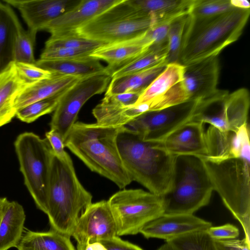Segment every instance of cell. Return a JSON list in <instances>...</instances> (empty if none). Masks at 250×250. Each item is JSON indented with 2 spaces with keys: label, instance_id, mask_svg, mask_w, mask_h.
<instances>
[{
  "label": "cell",
  "instance_id": "6da1fadb",
  "mask_svg": "<svg viewBox=\"0 0 250 250\" xmlns=\"http://www.w3.org/2000/svg\"><path fill=\"white\" fill-rule=\"evenodd\" d=\"M120 128L76 122L64 144L91 171L110 180L122 189L132 181L124 167L118 147Z\"/></svg>",
  "mask_w": 250,
  "mask_h": 250
},
{
  "label": "cell",
  "instance_id": "7a4b0ae2",
  "mask_svg": "<svg viewBox=\"0 0 250 250\" xmlns=\"http://www.w3.org/2000/svg\"><path fill=\"white\" fill-rule=\"evenodd\" d=\"M117 145L125 168L132 181L162 196L170 187L175 156L159 142L144 140L130 128H120Z\"/></svg>",
  "mask_w": 250,
  "mask_h": 250
},
{
  "label": "cell",
  "instance_id": "3957f363",
  "mask_svg": "<svg viewBox=\"0 0 250 250\" xmlns=\"http://www.w3.org/2000/svg\"><path fill=\"white\" fill-rule=\"evenodd\" d=\"M250 9L234 8L208 18L195 19L188 15L182 43L179 62L188 65L218 57L242 34Z\"/></svg>",
  "mask_w": 250,
  "mask_h": 250
},
{
  "label": "cell",
  "instance_id": "277c9868",
  "mask_svg": "<svg viewBox=\"0 0 250 250\" xmlns=\"http://www.w3.org/2000/svg\"><path fill=\"white\" fill-rule=\"evenodd\" d=\"M92 200L91 194L79 181L71 159L64 161L54 155L46 213L51 229L71 237L78 219Z\"/></svg>",
  "mask_w": 250,
  "mask_h": 250
},
{
  "label": "cell",
  "instance_id": "5b68a950",
  "mask_svg": "<svg viewBox=\"0 0 250 250\" xmlns=\"http://www.w3.org/2000/svg\"><path fill=\"white\" fill-rule=\"evenodd\" d=\"M213 188L201 158H175L171 186L162 195L167 214H193L210 202Z\"/></svg>",
  "mask_w": 250,
  "mask_h": 250
},
{
  "label": "cell",
  "instance_id": "8992f818",
  "mask_svg": "<svg viewBox=\"0 0 250 250\" xmlns=\"http://www.w3.org/2000/svg\"><path fill=\"white\" fill-rule=\"evenodd\" d=\"M213 190L241 225L250 239V166L240 158L211 161L202 158Z\"/></svg>",
  "mask_w": 250,
  "mask_h": 250
},
{
  "label": "cell",
  "instance_id": "52a82bcc",
  "mask_svg": "<svg viewBox=\"0 0 250 250\" xmlns=\"http://www.w3.org/2000/svg\"><path fill=\"white\" fill-rule=\"evenodd\" d=\"M155 25L154 20L139 11L130 0H121L75 32L105 44L140 37Z\"/></svg>",
  "mask_w": 250,
  "mask_h": 250
},
{
  "label": "cell",
  "instance_id": "ba28073f",
  "mask_svg": "<svg viewBox=\"0 0 250 250\" xmlns=\"http://www.w3.org/2000/svg\"><path fill=\"white\" fill-rule=\"evenodd\" d=\"M14 146L24 184L37 208L46 214L48 187L54 155L51 146L46 138L28 132L20 134Z\"/></svg>",
  "mask_w": 250,
  "mask_h": 250
},
{
  "label": "cell",
  "instance_id": "9c48e42d",
  "mask_svg": "<svg viewBox=\"0 0 250 250\" xmlns=\"http://www.w3.org/2000/svg\"><path fill=\"white\" fill-rule=\"evenodd\" d=\"M118 236L136 235L164 212L161 196L141 189L120 190L108 199Z\"/></svg>",
  "mask_w": 250,
  "mask_h": 250
},
{
  "label": "cell",
  "instance_id": "30bf717a",
  "mask_svg": "<svg viewBox=\"0 0 250 250\" xmlns=\"http://www.w3.org/2000/svg\"><path fill=\"white\" fill-rule=\"evenodd\" d=\"M111 80L106 68L104 72L80 79L62 94L54 111L50 129L57 132L63 142L84 104L93 96L106 91Z\"/></svg>",
  "mask_w": 250,
  "mask_h": 250
},
{
  "label": "cell",
  "instance_id": "8fae6325",
  "mask_svg": "<svg viewBox=\"0 0 250 250\" xmlns=\"http://www.w3.org/2000/svg\"><path fill=\"white\" fill-rule=\"evenodd\" d=\"M220 73L218 57L184 65L183 78L170 90L173 105L190 101H200L214 93Z\"/></svg>",
  "mask_w": 250,
  "mask_h": 250
},
{
  "label": "cell",
  "instance_id": "7c38bea8",
  "mask_svg": "<svg viewBox=\"0 0 250 250\" xmlns=\"http://www.w3.org/2000/svg\"><path fill=\"white\" fill-rule=\"evenodd\" d=\"M199 101H190L161 109L149 110L128 124L145 141H161L191 120Z\"/></svg>",
  "mask_w": 250,
  "mask_h": 250
},
{
  "label": "cell",
  "instance_id": "4fadbf2b",
  "mask_svg": "<svg viewBox=\"0 0 250 250\" xmlns=\"http://www.w3.org/2000/svg\"><path fill=\"white\" fill-rule=\"evenodd\" d=\"M117 235L116 228L108 201L91 203L81 214L71 237L77 242V250H84L90 241L109 239Z\"/></svg>",
  "mask_w": 250,
  "mask_h": 250
},
{
  "label": "cell",
  "instance_id": "5bb4252c",
  "mask_svg": "<svg viewBox=\"0 0 250 250\" xmlns=\"http://www.w3.org/2000/svg\"><path fill=\"white\" fill-rule=\"evenodd\" d=\"M81 0H3L16 8L28 26L37 34L51 21L75 7Z\"/></svg>",
  "mask_w": 250,
  "mask_h": 250
},
{
  "label": "cell",
  "instance_id": "9a60e30c",
  "mask_svg": "<svg viewBox=\"0 0 250 250\" xmlns=\"http://www.w3.org/2000/svg\"><path fill=\"white\" fill-rule=\"evenodd\" d=\"M212 223L193 214H163L147 223L140 231L145 238L166 241L199 231H206Z\"/></svg>",
  "mask_w": 250,
  "mask_h": 250
},
{
  "label": "cell",
  "instance_id": "2e32d148",
  "mask_svg": "<svg viewBox=\"0 0 250 250\" xmlns=\"http://www.w3.org/2000/svg\"><path fill=\"white\" fill-rule=\"evenodd\" d=\"M159 142L167 152L175 156L202 158L206 156L204 124L200 122L191 119Z\"/></svg>",
  "mask_w": 250,
  "mask_h": 250
},
{
  "label": "cell",
  "instance_id": "e0dca14e",
  "mask_svg": "<svg viewBox=\"0 0 250 250\" xmlns=\"http://www.w3.org/2000/svg\"><path fill=\"white\" fill-rule=\"evenodd\" d=\"M121 0H81L73 9L45 27L51 35L75 32L81 26L118 3Z\"/></svg>",
  "mask_w": 250,
  "mask_h": 250
},
{
  "label": "cell",
  "instance_id": "ac0fdd59",
  "mask_svg": "<svg viewBox=\"0 0 250 250\" xmlns=\"http://www.w3.org/2000/svg\"><path fill=\"white\" fill-rule=\"evenodd\" d=\"M149 110L148 103L124 105L115 94L105 95L92 110L98 125L108 127L125 126L133 119Z\"/></svg>",
  "mask_w": 250,
  "mask_h": 250
},
{
  "label": "cell",
  "instance_id": "d6986e66",
  "mask_svg": "<svg viewBox=\"0 0 250 250\" xmlns=\"http://www.w3.org/2000/svg\"><path fill=\"white\" fill-rule=\"evenodd\" d=\"M145 34L133 39L103 44L94 50L90 56L108 63L105 68L111 75L114 71L129 62L150 47Z\"/></svg>",
  "mask_w": 250,
  "mask_h": 250
},
{
  "label": "cell",
  "instance_id": "ffe728a7",
  "mask_svg": "<svg viewBox=\"0 0 250 250\" xmlns=\"http://www.w3.org/2000/svg\"><path fill=\"white\" fill-rule=\"evenodd\" d=\"M80 79L75 76L53 74L48 79L28 83L17 97L14 108L17 112L31 103L54 96L64 91Z\"/></svg>",
  "mask_w": 250,
  "mask_h": 250
},
{
  "label": "cell",
  "instance_id": "44dd1931",
  "mask_svg": "<svg viewBox=\"0 0 250 250\" xmlns=\"http://www.w3.org/2000/svg\"><path fill=\"white\" fill-rule=\"evenodd\" d=\"M28 84L19 75L14 62L0 71V127L16 116L15 101Z\"/></svg>",
  "mask_w": 250,
  "mask_h": 250
},
{
  "label": "cell",
  "instance_id": "7402d4cb",
  "mask_svg": "<svg viewBox=\"0 0 250 250\" xmlns=\"http://www.w3.org/2000/svg\"><path fill=\"white\" fill-rule=\"evenodd\" d=\"M130 0L142 13L151 17L155 25L169 23L178 18L189 15L195 1V0Z\"/></svg>",
  "mask_w": 250,
  "mask_h": 250
},
{
  "label": "cell",
  "instance_id": "603a6c76",
  "mask_svg": "<svg viewBox=\"0 0 250 250\" xmlns=\"http://www.w3.org/2000/svg\"><path fill=\"white\" fill-rule=\"evenodd\" d=\"M53 74L84 78L104 72L105 67L90 56L66 60L39 59L35 63Z\"/></svg>",
  "mask_w": 250,
  "mask_h": 250
},
{
  "label": "cell",
  "instance_id": "cb8c5ba5",
  "mask_svg": "<svg viewBox=\"0 0 250 250\" xmlns=\"http://www.w3.org/2000/svg\"><path fill=\"white\" fill-rule=\"evenodd\" d=\"M26 215L17 201L7 202L0 224V250L17 248L23 235Z\"/></svg>",
  "mask_w": 250,
  "mask_h": 250
},
{
  "label": "cell",
  "instance_id": "d4e9b609",
  "mask_svg": "<svg viewBox=\"0 0 250 250\" xmlns=\"http://www.w3.org/2000/svg\"><path fill=\"white\" fill-rule=\"evenodd\" d=\"M227 90H219L211 96L199 101L192 120L208 123L223 131L229 130L226 117Z\"/></svg>",
  "mask_w": 250,
  "mask_h": 250
},
{
  "label": "cell",
  "instance_id": "484cf974",
  "mask_svg": "<svg viewBox=\"0 0 250 250\" xmlns=\"http://www.w3.org/2000/svg\"><path fill=\"white\" fill-rule=\"evenodd\" d=\"M167 65L166 62H163L139 72L112 78L105 95L125 92H134L141 95L164 70Z\"/></svg>",
  "mask_w": 250,
  "mask_h": 250
},
{
  "label": "cell",
  "instance_id": "4316f807",
  "mask_svg": "<svg viewBox=\"0 0 250 250\" xmlns=\"http://www.w3.org/2000/svg\"><path fill=\"white\" fill-rule=\"evenodd\" d=\"M69 236L51 229L45 232L24 229L18 250H76Z\"/></svg>",
  "mask_w": 250,
  "mask_h": 250
},
{
  "label": "cell",
  "instance_id": "83f0119b",
  "mask_svg": "<svg viewBox=\"0 0 250 250\" xmlns=\"http://www.w3.org/2000/svg\"><path fill=\"white\" fill-rule=\"evenodd\" d=\"M206 156L202 158L218 161L236 158V131H221L209 125L205 132Z\"/></svg>",
  "mask_w": 250,
  "mask_h": 250
},
{
  "label": "cell",
  "instance_id": "f1b7e54d",
  "mask_svg": "<svg viewBox=\"0 0 250 250\" xmlns=\"http://www.w3.org/2000/svg\"><path fill=\"white\" fill-rule=\"evenodd\" d=\"M184 65L179 62L167 64L164 70L153 81L139 96L136 103H150L166 94L181 81Z\"/></svg>",
  "mask_w": 250,
  "mask_h": 250
},
{
  "label": "cell",
  "instance_id": "f546056e",
  "mask_svg": "<svg viewBox=\"0 0 250 250\" xmlns=\"http://www.w3.org/2000/svg\"><path fill=\"white\" fill-rule=\"evenodd\" d=\"M19 23L11 7L0 1V71L12 61V46Z\"/></svg>",
  "mask_w": 250,
  "mask_h": 250
},
{
  "label": "cell",
  "instance_id": "4dcf8cb0",
  "mask_svg": "<svg viewBox=\"0 0 250 250\" xmlns=\"http://www.w3.org/2000/svg\"><path fill=\"white\" fill-rule=\"evenodd\" d=\"M250 104V93L246 88H241L228 94L226 117L229 130L236 131L242 125L248 123Z\"/></svg>",
  "mask_w": 250,
  "mask_h": 250
},
{
  "label": "cell",
  "instance_id": "1f68e13d",
  "mask_svg": "<svg viewBox=\"0 0 250 250\" xmlns=\"http://www.w3.org/2000/svg\"><path fill=\"white\" fill-rule=\"evenodd\" d=\"M168 44L151 46L146 51L111 74V79L139 72L159 64L166 62Z\"/></svg>",
  "mask_w": 250,
  "mask_h": 250
},
{
  "label": "cell",
  "instance_id": "d6a6232c",
  "mask_svg": "<svg viewBox=\"0 0 250 250\" xmlns=\"http://www.w3.org/2000/svg\"><path fill=\"white\" fill-rule=\"evenodd\" d=\"M36 34L25 30L21 23L18 25L13 41L12 60L15 62L35 64L34 47Z\"/></svg>",
  "mask_w": 250,
  "mask_h": 250
},
{
  "label": "cell",
  "instance_id": "836d02e7",
  "mask_svg": "<svg viewBox=\"0 0 250 250\" xmlns=\"http://www.w3.org/2000/svg\"><path fill=\"white\" fill-rule=\"evenodd\" d=\"M166 242L175 250H215L213 240L207 230L188 233Z\"/></svg>",
  "mask_w": 250,
  "mask_h": 250
},
{
  "label": "cell",
  "instance_id": "e575fe53",
  "mask_svg": "<svg viewBox=\"0 0 250 250\" xmlns=\"http://www.w3.org/2000/svg\"><path fill=\"white\" fill-rule=\"evenodd\" d=\"M103 45L79 35L76 32L51 35L45 42L46 47H62L94 51Z\"/></svg>",
  "mask_w": 250,
  "mask_h": 250
},
{
  "label": "cell",
  "instance_id": "d590c367",
  "mask_svg": "<svg viewBox=\"0 0 250 250\" xmlns=\"http://www.w3.org/2000/svg\"><path fill=\"white\" fill-rule=\"evenodd\" d=\"M62 92L19 109L16 112V116L22 122L27 123L33 122L39 117L55 110Z\"/></svg>",
  "mask_w": 250,
  "mask_h": 250
},
{
  "label": "cell",
  "instance_id": "8d00e7d4",
  "mask_svg": "<svg viewBox=\"0 0 250 250\" xmlns=\"http://www.w3.org/2000/svg\"><path fill=\"white\" fill-rule=\"evenodd\" d=\"M188 15L178 18L169 23L167 34L168 54L166 59L167 64L180 63L182 43Z\"/></svg>",
  "mask_w": 250,
  "mask_h": 250
},
{
  "label": "cell",
  "instance_id": "74e56055",
  "mask_svg": "<svg viewBox=\"0 0 250 250\" xmlns=\"http://www.w3.org/2000/svg\"><path fill=\"white\" fill-rule=\"evenodd\" d=\"M234 8L230 0H195L189 15L195 19L208 18Z\"/></svg>",
  "mask_w": 250,
  "mask_h": 250
},
{
  "label": "cell",
  "instance_id": "f35d334b",
  "mask_svg": "<svg viewBox=\"0 0 250 250\" xmlns=\"http://www.w3.org/2000/svg\"><path fill=\"white\" fill-rule=\"evenodd\" d=\"M93 51L84 49L44 47L40 59L60 60L82 58L90 56Z\"/></svg>",
  "mask_w": 250,
  "mask_h": 250
},
{
  "label": "cell",
  "instance_id": "ab89813d",
  "mask_svg": "<svg viewBox=\"0 0 250 250\" xmlns=\"http://www.w3.org/2000/svg\"><path fill=\"white\" fill-rule=\"evenodd\" d=\"M19 75L28 83L48 79L52 76L50 71L42 69L36 64L15 62Z\"/></svg>",
  "mask_w": 250,
  "mask_h": 250
},
{
  "label": "cell",
  "instance_id": "60d3db41",
  "mask_svg": "<svg viewBox=\"0 0 250 250\" xmlns=\"http://www.w3.org/2000/svg\"><path fill=\"white\" fill-rule=\"evenodd\" d=\"M236 153L237 158L250 164V130L248 123L236 131Z\"/></svg>",
  "mask_w": 250,
  "mask_h": 250
},
{
  "label": "cell",
  "instance_id": "b9f144b4",
  "mask_svg": "<svg viewBox=\"0 0 250 250\" xmlns=\"http://www.w3.org/2000/svg\"><path fill=\"white\" fill-rule=\"evenodd\" d=\"M207 232L213 240H226L236 239L239 235V229L231 224L213 227L208 229Z\"/></svg>",
  "mask_w": 250,
  "mask_h": 250
},
{
  "label": "cell",
  "instance_id": "7bdbcfd3",
  "mask_svg": "<svg viewBox=\"0 0 250 250\" xmlns=\"http://www.w3.org/2000/svg\"><path fill=\"white\" fill-rule=\"evenodd\" d=\"M45 137L56 156L64 161L71 159L70 156L64 149L65 146L62 138L57 132L50 129L46 132Z\"/></svg>",
  "mask_w": 250,
  "mask_h": 250
},
{
  "label": "cell",
  "instance_id": "ee69618b",
  "mask_svg": "<svg viewBox=\"0 0 250 250\" xmlns=\"http://www.w3.org/2000/svg\"><path fill=\"white\" fill-rule=\"evenodd\" d=\"M213 243L215 250H250V241L245 237L243 239L213 240Z\"/></svg>",
  "mask_w": 250,
  "mask_h": 250
},
{
  "label": "cell",
  "instance_id": "f6af8a7d",
  "mask_svg": "<svg viewBox=\"0 0 250 250\" xmlns=\"http://www.w3.org/2000/svg\"><path fill=\"white\" fill-rule=\"evenodd\" d=\"M99 241L103 244L106 250H144L136 245L121 239L117 235Z\"/></svg>",
  "mask_w": 250,
  "mask_h": 250
},
{
  "label": "cell",
  "instance_id": "bcb514c9",
  "mask_svg": "<svg viewBox=\"0 0 250 250\" xmlns=\"http://www.w3.org/2000/svg\"><path fill=\"white\" fill-rule=\"evenodd\" d=\"M84 250H106V249L99 241H94L89 242Z\"/></svg>",
  "mask_w": 250,
  "mask_h": 250
},
{
  "label": "cell",
  "instance_id": "7dc6e473",
  "mask_svg": "<svg viewBox=\"0 0 250 250\" xmlns=\"http://www.w3.org/2000/svg\"><path fill=\"white\" fill-rule=\"evenodd\" d=\"M233 7L239 9H250V3L246 0H230Z\"/></svg>",
  "mask_w": 250,
  "mask_h": 250
},
{
  "label": "cell",
  "instance_id": "c3c4849f",
  "mask_svg": "<svg viewBox=\"0 0 250 250\" xmlns=\"http://www.w3.org/2000/svg\"><path fill=\"white\" fill-rule=\"evenodd\" d=\"M8 201L6 197H0V224L5 206Z\"/></svg>",
  "mask_w": 250,
  "mask_h": 250
},
{
  "label": "cell",
  "instance_id": "681fc988",
  "mask_svg": "<svg viewBox=\"0 0 250 250\" xmlns=\"http://www.w3.org/2000/svg\"><path fill=\"white\" fill-rule=\"evenodd\" d=\"M156 250H175L173 248L167 243L166 242Z\"/></svg>",
  "mask_w": 250,
  "mask_h": 250
}]
</instances>
